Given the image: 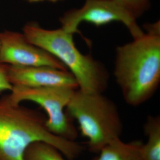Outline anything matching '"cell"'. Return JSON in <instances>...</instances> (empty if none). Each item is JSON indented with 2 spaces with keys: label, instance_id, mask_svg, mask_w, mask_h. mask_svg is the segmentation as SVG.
Masks as SVG:
<instances>
[{
  "label": "cell",
  "instance_id": "cell-1",
  "mask_svg": "<svg viewBox=\"0 0 160 160\" xmlns=\"http://www.w3.org/2000/svg\"><path fill=\"white\" fill-rule=\"evenodd\" d=\"M144 33L115 51L113 76L123 100L137 107L151 99L160 84V22L147 23Z\"/></svg>",
  "mask_w": 160,
  "mask_h": 160
},
{
  "label": "cell",
  "instance_id": "cell-2",
  "mask_svg": "<svg viewBox=\"0 0 160 160\" xmlns=\"http://www.w3.org/2000/svg\"><path fill=\"white\" fill-rule=\"evenodd\" d=\"M46 115L12 100L0 98V160H24L26 149L36 142L50 143L68 160H75L84 148L76 141L53 134L46 126Z\"/></svg>",
  "mask_w": 160,
  "mask_h": 160
},
{
  "label": "cell",
  "instance_id": "cell-3",
  "mask_svg": "<svg viewBox=\"0 0 160 160\" xmlns=\"http://www.w3.org/2000/svg\"><path fill=\"white\" fill-rule=\"evenodd\" d=\"M23 33L28 40L56 58L74 76L78 90L87 93H103L109 84V73L104 64L77 48L74 34L62 28L47 29L29 22Z\"/></svg>",
  "mask_w": 160,
  "mask_h": 160
},
{
  "label": "cell",
  "instance_id": "cell-4",
  "mask_svg": "<svg viewBox=\"0 0 160 160\" xmlns=\"http://www.w3.org/2000/svg\"><path fill=\"white\" fill-rule=\"evenodd\" d=\"M66 112L76 120L87 139L89 151L97 154L104 146L120 138L123 122L116 103L103 93H87L77 89Z\"/></svg>",
  "mask_w": 160,
  "mask_h": 160
},
{
  "label": "cell",
  "instance_id": "cell-5",
  "mask_svg": "<svg viewBox=\"0 0 160 160\" xmlns=\"http://www.w3.org/2000/svg\"><path fill=\"white\" fill-rule=\"evenodd\" d=\"M77 89L66 87H28L12 86L10 96L18 103L29 101L39 104L46 113V126L52 133L75 141L78 132L66 108Z\"/></svg>",
  "mask_w": 160,
  "mask_h": 160
},
{
  "label": "cell",
  "instance_id": "cell-6",
  "mask_svg": "<svg viewBox=\"0 0 160 160\" xmlns=\"http://www.w3.org/2000/svg\"><path fill=\"white\" fill-rule=\"evenodd\" d=\"M61 28L74 34L80 33L82 23H92L97 27L113 22L122 23L133 38L144 33L137 18L124 7L112 0H86L80 8L71 9L60 17Z\"/></svg>",
  "mask_w": 160,
  "mask_h": 160
},
{
  "label": "cell",
  "instance_id": "cell-7",
  "mask_svg": "<svg viewBox=\"0 0 160 160\" xmlns=\"http://www.w3.org/2000/svg\"><path fill=\"white\" fill-rule=\"evenodd\" d=\"M0 62L12 66H45L68 70L55 57L29 42L23 33L0 32Z\"/></svg>",
  "mask_w": 160,
  "mask_h": 160
},
{
  "label": "cell",
  "instance_id": "cell-8",
  "mask_svg": "<svg viewBox=\"0 0 160 160\" xmlns=\"http://www.w3.org/2000/svg\"><path fill=\"white\" fill-rule=\"evenodd\" d=\"M8 79L12 86L66 87L78 88L74 76L68 70L50 67L9 65Z\"/></svg>",
  "mask_w": 160,
  "mask_h": 160
},
{
  "label": "cell",
  "instance_id": "cell-9",
  "mask_svg": "<svg viewBox=\"0 0 160 160\" xmlns=\"http://www.w3.org/2000/svg\"><path fill=\"white\" fill-rule=\"evenodd\" d=\"M142 140L123 141L116 138L104 146L92 160H145L142 153Z\"/></svg>",
  "mask_w": 160,
  "mask_h": 160
},
{
  "label": "cell",
  "instance_id": "cell-10",
  "mask_svg": "<svg viewBox=\"0 0 160 160\" xmlns=\"http://www.w3.org/2000/svg\"><path fill=\"white\" fill-rule=\"evenodd\" d=\"M147 137L143 142L142 153L145 160H160V116L149 115L143 125Z\"/></svg>",
  "mask_w": 160,
  "mask_h": 160
},
{
  "label": "cell",
  "instance_id": "cell-11",
  "mask_svg": "<svg viewBox=\"0 0 160 160\" xmlns=\"http://www.w3.org/2000/svg\"><path fill=\"white\" fill-rule=\"evenodd\" d=\"M65 158L56 147L45 142L32 143L24 155V160H66Z\"/></svg>",
  "mask_w": 160,
  "mask_h": 160
},
{
  "label": "cell",
  "instance_id": "cell-12",
  "mask_svg": "<svg viewBox=\"0 0 160 160\" xmlns=\"http://www.w3.org/2000/svg\"><path fill=\"white\" fill-rule=\"evenodd\" d=\"M124 7L129 12L138 18L141 17L150 8V0H112Z\"/></svg>",
  "mask_w": 160,
  "mask_h": 160
},
{
  "label": "cell",
  "instance_id": "cell-13",
  "mask_svg": "<svg viewBox=\"0 0 160 160\" xmlns=\"http://www.w3.org/2000/svg\"><path fill=\"white\" fill-rule=\"evenodd\" d=\"M9 65L0 62V93L12 91V86L8 79Z\"/></svg>",
  "mask_w": 160,
  "mask_h": 160
},
{
  "label": "cell",
  "instance_id": "cell-14",
  "mask_svg": "<svg viewBox=\"0 0 160 160\" xmlns=\"http://www.w3.org/2000/svg\"><path fill=\"white\" fill-rule=\"evenodd\" d=\"M25 1L30 2V3H36V2H42V1H44L46 0H25Z\"/></svg>",
  "mask_w": 160,
  "mask_h": 160
},
{
  "label": "cell",
  "instance_id": "cell-15",
  "mask_svg": "<svg viewBox=\"0 0 160 160\" xmlns=\"http://www.w3.org/2000/svg\"><path fill=\"white\" fill-rule=\"evenodd\" d=\"M46 1H48L52 2H56L58 1H62V0H46Z\"/></svg>",
  "mask_w": 160,
  "mask_h": 160
}]
</instances>
